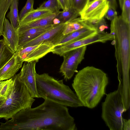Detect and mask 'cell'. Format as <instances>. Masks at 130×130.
Listing matches in <instances>:
<instances>
[{
    "instance_id": "obj_1",
    "label": "cell",
    "mask_w": 130,
    "mask_h": 130,
    "mask_svg": "<svg viewBox=\"0 0 130 130\" xmlns=\"http://www.w3.org/2000/svg\"><path fill=\"white\" fill-rule=\"evenodd\" d=\"M67 107L46 99L39 106L23 109L5 123L0 130H76Z\"/></svg>"
},
{
    "instance_id": "obj_2",
    "label": "cell",
    "mask_w": 130,
    "mask_h": 130,
    "mask_svg": "<svg viewBox=\"0 0 130 130\" xmlns=\"http://www.w3.org/2000/svg\"><path fill=\"white\" fill-rule=\"evenodd\" d=\"M108 83L106 73L100 69L88 66L77 72L72 86L83 106L92 109L106 94Z\"/></svg>"
},
{
    "instance_id": "obj_3",
    "label": "cell",
    "mask_w": 130,
    "mask_h": 130,
    "mask_svg": "<svg viewBox=\"0 0 130 130\" xmlns=\"http://www.w3.org/2000/svg\"><path fill=\"white\" fill-rule=\"evenodd\" d=\"M111 21L110 33L114 36L111 44L115 48L118 79L121 80L122 93L128 95L130 93V23L121 15Z\"/></svg>"
},
{
    "instance_id": "obj_4",
    "label": "cell",
    "mask_w": 130,
    "mask_h": 130,
    "mask_svg": "<svg viewBox=\"0 0 130 130\" xmlns=\"http://www.w3.org/2000/svg\"><path fill=\"white\" fill-rule=\"evenodd\" d=\"M36 79L39 98L67 107L83 106L76 94L64 83L63 79H56L46 73L40 74L36 73Z\"/></svg>"
},
{
    "instance_id": "obj_5",
    "label": "cell",
    "mask_w": 130,
    "mask_h": 130,
    "mask_svg": "<svg viewBox=\"0 0 130 130\" xmlns=\"http://www.w3.org/2000/svg\"><path fill=\"white\" fill-rule=\"evenodd\" d=\"M12 82L7 96L0 106V119L8 120L22 109L31 107L35 101L19 77L12 78Z\"/></svg>"
},
{
    "instance_id": "obj_6",
    "label": "cell",
    "mask_w": 130,
    "mask_h": 130,
    "mask_svg": "<svg viewBox=\"0 0 130 130\" xmlns=\"http://www.w3.org/2000/svg\"><path fill=\"white\" fill-rule=\"evenodd\" d=\"M121 87L119 82L118 89L106 94L102 103V118L110 130H123L122 115L125 110Z\"/></svg>"
},
{
    "instance_id": "obj_7",
    "label": "cell",
    "mask_w": 130,
    "mask_h": 130,
    "mask_svg": "<svg viewBox=\"0 0 130 130\" xmlns=\"http://www.w3.org/2000/svg\"><path fill=\"white\" fill-rule=\"evenodd\" d=\"M114 36L110 33L98 31L80 40L68 44L55 46L54 53L62 56L66 53L80 47L96 42L104 43L113 40Z\"/></svg>"
},
{
    "instance_id": "obj_8",
    "label": "cell",
    "mask_w": 130,
    "mask_h": 130,
    "mask_svg": "<svg viewBox=\"0 0 130 130\" xmlns=\"http://www.w3.org/2000/svg\"><path fill=\"white\" fill-rule=\"evenodd\" d=\"M86 48L87 46H83L69 51L62 56L63 60L59 72L66 81L71 79L77 72L79 64L84 58Z\"/></svg>"
},
{
    "instance_id": "obj_9",
    "label": "cell",
    "mask_w": 130,
    "mask_h": 130,
    "mask_svg": "<svg viewBox=\"0 0 130 130\" xmlns=\"http://www.w3.org/2000/svg\"><path fill=\"white\" fill-rule=\"evenodd\" d=\"M54 46L52 42L47 41L23 48H18L16 52L23 62L38 61L51 52Z\"/></svg>"
},
{
    "instance_id": "obj_10",
    "label": "cell",
    "mask_w": 130,
    "mask_h": 130,
    "mask_svg": "<svg viewBox=\"0 0 130 130\" xmlns=\"http://www.w3.org/2000/svg\"><path fill=\"white\" fill-rule=\"evenodd\" d=\"M109 7L108 0H94L87 3L79 12L82 19L88 20L104 18Z\"/></svg>"
},
{
    "instance_id": "obj_11",
    "label": "cell",
    "mask_w": 130,
    "mask_h": 130,
    "mask_svg": "<svg viewBox=\"0 0 130 130\" xmlns=\"http://www.w3.org/2000/svg\"><path fill=\"white\" fill-rule=\"evenodd\" d=\"M66 23L67 22L56 25L38 37L19 46L18 48H23L47 41L52 42L54 46H56L65 36L63 34L62 32Z\"/></svg>"
},
{
    "instance_id": "obj_12",
    "label": "cell",
    "mask_w": 130,
    "mask_h": 130,
    "mask_svg": "<svg viewBox=\"0 0 130 130\" xmlns=\"http://www.w3.org/2000/svg\"><path fill=\"white\" fill-rule=\"evenodd\" d=\"M38 61L24 62L20 72L19 77L33 98H39L36 85L35 69L36 63Z\"/></svg>"
},
{
    "instance_id": "obj_13",
    "label": "cell",
    "mask_w": 130,
    "mask_h": 130,
    "mask_svg": "<svg viewBox=\"0 0 130 130\" xmlns=\"http://www.w3.org/2000/svg\"><path fill=\"white\" fill-rule=\"evenodd\" d=\"M3 36L5 45L13 53L15 52L19 47V34L8 20L5 18Z\"/></svg>"
},
{
    "instance_id": "obj_14",
    "label": "cell",
    "mask_w": 130,
    "mask_h": 130,
    "mask_svg": "<svg viewBox=\"0 0 130 130\" xmlns=\"http://www.w3.org/2000/svg\"><path fill=\"white\" fill-rule=\"evenodd\" d=\"M23 61L16 52L0 69V81L11 79L21 68Z\"/></svg>"
},
{
    "instance_id": "obj_15",
    "label": "cell",
    "mask_w": 130,
    "mask_h": 130,
    "mask_svg": "<svg viewBox=\"0 0 130 130\" xmlns=\"http://www.w3.org/2000/svg\"><path fill=\"white\" fill-rule=\"evenodd\" d=\"M97 31L94 26L85 27L65 35L56 45L68 44L80 40Z\"/></svg>"
},
{
    "instance_id": "obj_16",
    "label": "cell",
    "mask_w": 130,
    "mask_h": 130,
    "mask_svg": "<svg viewBox=\"0 0 130 130\" xmlns=\"http://www.w3.org/2000/svg\"><path fill=\"white\" fill-rule=\"evenodd\" d=\"M56 25L52 24L43 27L32 28L19 34V46L37 38Z\"/></svg>"
},
{
    "instance_id": "obj_17",
    "label": "cell",
    "mask_w": 130,
    "mask_h": 130,
    "mask_svg": "<svg viewBox=\"0 0 130 130\" xmlns=\"http://www.w3.org/2000/svg\"><path fill=\"white\" fill-rule=\"evenodd\" d=\"M57 15L56 13H53L43 18L20 26L18 30L19 34L32 28L43 27L54 24L53 20Z\"/></svg>"
},
{
    "instance_id": "obj_18",
    "label": "cell",
    "mask_w": 130,
    "mask_h": 130,
    "mask_svg": "<svg viewBox=\"0 0 130 130\" xmlns=\"http://www.w3.org/2000/svg\"><path fill=\"white\" fill-rule=\"evenodd\" d=\"M90 26H94L88 20L78 17L67 22L62 34L64 35H66L85 27Z\"/></svg>"
},
{
    "instance_id": "obj_19",
    "label": "cell",
    "mask_w": 130,
    "mask_h": 130,
    "mask_svg": "<svg viewBox=\"0 0 130 130\" xmlns=\"http://www.w3.org/2000/svg\"><path fill=\"white\" fill-rule=\"evenodd\" d=\"M53 13L50 11L36 9L26 14L20 21V26L43 18Z\"/></svg>"
},
{
    "instance_id": "obj_20",
    "label": "cell",
    "mask_w": 130,
    "mask_h": 130,
    "mask_svg": "<svg viewBox=\"0 0 130 130\" xmlns=\"http://www.w3.org/2000/svg\"><path fill=\"white\" fill-rule=\"evenodd\" d=\"M19 0H13L10 6V11L7 15L14 29L18 31L20 26L18 14Z\"/></svg>"
},
{
    "instance_id": "obj_21",
    "label": "cell",
    "mask_w": 130,
    "mask_h": 130,
    "mask_svg": "<svg viewBox=\"0 0 130 130\" xmlns=\"http://www.w3.org/2000/svg\"><path fill=\"white\" fill-rule=\"evenodd\" d=\"M79 16V12L72 7H70L60 11L55 18L59 19L61 23L70 21Z\"/></svg>"
},
{
    "instance_id": "obj_22",
    "label": "cell",
    "mask_w": 130,
    "mask_h": 130,
    "mask_svg": "<svg viewBox=\"0 0 130 130\" xmlns=\"http://www.w3.org/2000/svg\"><path fill=\"white\" fill-rule=\"evenodd\" d=\"M13 0H0V37L3 36L6 13Z\"/></svg>"
},
{
    "instance_id": "obj_23",
    "label": "cell",
    "mask_w": 130,
    "mask_h": 130,
    "mask_svg": "<svg viewBox=\"0 0 130 130\" xmlns=\"http://www.w3.org/2000/svg\"><path fill=\"white\" fill-rule=\"evenodd\" d=\"M37 9L50 10L57 15L60 12L61 8L57 0H48L44 2Z\"/></svg>"
},
{
    "instance_id": "obj_24",
    "label": "cell",
    "mask_w": 130,
    "mask_h": 130,
    "mask_svg": "<svg viewBox=\"0 0 130 130\" xmlns=\"http://www.w3.org/2000/svg\"><path fill=\"white\" fill-rule=\"evenodd\" d=\"M13 54L5 45L0 53V69L7 62Z\"/></svg>"
},
{
    "instance_id": "obj_25",
    "label": "cell",
    "mask_w": 130,
    "mask_h": 130,
    "mask_svg": "<svg viewBox=\"0 0 130 130\" xmlns=\"http://www.w3.org/2000/svg\"><path fill=\"white\" fill-rule=\"evenodd\" d=\"M121 16L125 21L130 23V0H123Z\"/></svg>"
},
{
    "instance_id": "obj_26",
    "label": "cell",
    "mask_w": 130,
    "mask_h": 130,
    "mask_svg": "<svg viewBox=\"0 0 130 130\" xmlns=\"http://www.w3.org/2000/svg\"><path fill=\"white\" fill-rule=\"evenodd\" d=\"M34 0H27L25 6L22 8L19 14L20 21L27 13L33 10Z\"/></svg>"
},
{
    "instance_id": "obj_27",
    "label": "cell",
    "mask_w": 130,
    "mask_h": 130,
    "mask_svg": "<svg viewBox=\"0 0 130 130\" xmlns=\"http://www.w3.org/2000/svg\"><path fill=\"white\" fill-rule=\"evenodd\" d=\"M88 0H73L72 7L79 12L86 4Z\"/></svg>"
},
{
    "instance_id": "obj_28",
    "label": "cell",
    "mask_w": 130,
    "mask_h": 130,
    "mask_svg": "<svg viewBox=\"0 0 130 130\" xmlns=\"http://www.w3.org/2000/svg\"><path fill=\"white\" fill-rule=\"evenodd\" d=\"M95 28L99 32L104 31L108 28V26L104 18L100 19L96 25Z\"/></svg>"
},
{
    "instance_id": "obj_29",
    "label": "cell",
    "mask_w": 130,
    "mask_h": 130,
    "mask_svg": "<svg viewBox=\"0 0 130 130\" xmlns=\"http://www.w3.org/2000/svg\"><path fill=\"white\" fill-rule=\"evenodd\" d=\"M117 16V13L116 10L109 6L104 17L107 20L111 21Z\"/></svg>"
},
{
    "instance_id": "obj_30",
    "label": "cell",
    "mask_w": 130,
    "mask_h": 130,
    "mask_svg": "<svg viewBox=\"0 0 130 130\" xmlns=\"http://www.w3.org/2000/svg\"><path fill=\"white\" fill-rule=\"evenodd\" d=\"M61 9L63 10L69 7L68 0H57Z\"/></svg>"
},
{
    "instance_id": "obj_31",
    "label": "cell",
    "mask_w": 130,
    "mask_h": 130,
    "mask_svg": "<svg viewBox=\"0 0 130 130\" xmlns=\"http://www.w3.org/2000/svg\"><path fill=\"white\" fill-rule=\"evenodd\" d=\"M123 130H130V120H127L123 118L122 119Z\"/></svg>"
},
{
    "instance_id": "obj_32",
    "label": "cell",
    "mask_w": 130,
    "mask_h": 130,
    "mask_svg": "<svg viewBox=\"0 0 130 130\" xmlns=\"http://www.w3.org/2000/svg\"><path fill=\"white\" fill-rule=\"evenodd\" d=\"M109 2V6L113 9L116 10L117 4L116 0H108Z\"/></svg>"
},
{
    "instance_id": "obj_33",
    "label": "cell",
    "mask_w": 130,
    "mask_h": 130,
    "mask_svg": "<svg viewBox=\"0 0 130 130\" xmlns=\"http://www.w3.org/2000/svg\"><path fill=\"white\" fill-rule=\"evenodd\" d=\"M9 79L4 81H0V96H1V92L2 88L5 84L8 82Z\"/></svg>"
},
{
    "instance_id": "obj_34",
    "label": "cell",
    "mask_w": 130,
    "mask_h": 130,
    "mask_svg": "<svg viewBox=\"0 0 130 130\" xmlns=\"http://www.w3.org/2000/svg\"><path fill=\"white\" fill-rule=\"evenodd\" d=\"M5 45L3 39L0 40V53Z\"/></svg>"
},
{
    "instance_id": "obj_35",
    "label": "cell",
    "mask_w": 130,
    "mask_h": 130,
    "mask_svg": "<svg viewBox=\"0 0 130 130\" xmlns=\"http://www.w3.org/2000/svg\"><path fill=\"white\" fill-rule=\"evenodd\" d=\"M53 24H58L60 23V21L58 19L55 18L53 21Z\"/></svg>"
},
{
    "instance_id": "obj_36",
    "label": "cell",
    "mask_w": 130,
    "mask_h": 130,
    "mask_svg": "<svg viewBox=\"0 0 130 130\" xmlns=\"http://www.w3.org/2000/svg\"><path fill=\"white\" fill-rule=\"evenodd\" d=\"M5 99V98L3 97L2 96H0V106L3 103Z\"/></svg>"
},
{
    "instance_id": "obj_37",
    "label": "cell",
    "mask_w": 130,
    "mask_h": 130,
    "mask_svg": "<svg viewBox=\"0 0 130 130\" xmlns=\"http://www.w3.org/2000/svg\"><path fill=\"white\" fill-rule=\"evenodd\" d=\"M69 6V7H72V5L73 0H68Z\"/></svg>"
},
{
    "instance_id": "obj_38",
    "label": "cell",
    "mask_w": 130,
    "mask_h": 130,
    "mask_svg": "<svg viewBox=\"0 0 130 130\" xmlns=\"http://www.w3.org/2000/svg\"><path fill=\"white\" fill-rule=\"evenodd\" d=\"M119 3L121 8V9L123 3V0H119Z\"/></svg>"
},
{
    "instance_id": "obj_39",
    "label": "cell",
    "mask_w": 130,
    "mask_h": 130,
    "mask_svg": "<svg viewBox=\"0 0 130 130\" xmlns=\"http://www.w3.org/2000/svg\"><path fill=\"white\" fill-rule=\"evenodd\" d=\"M93 0H88L87 4Z\"/></svg>"
}]
</instances>
